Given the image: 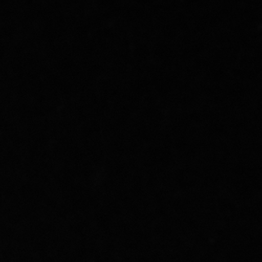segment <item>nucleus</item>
Masks as SVG:
<instances>
[]
</instances>
